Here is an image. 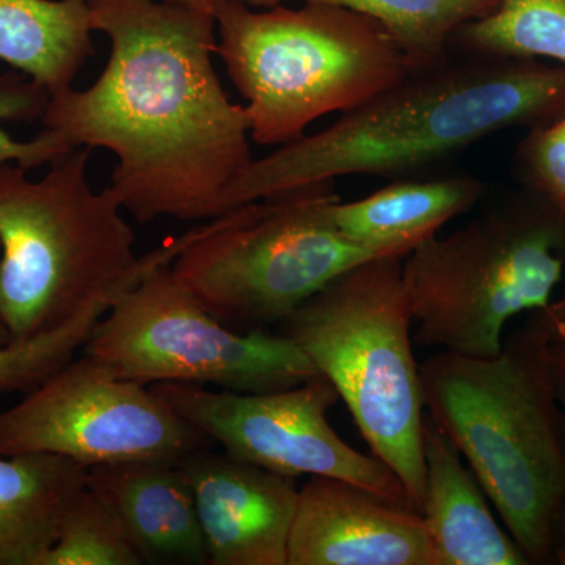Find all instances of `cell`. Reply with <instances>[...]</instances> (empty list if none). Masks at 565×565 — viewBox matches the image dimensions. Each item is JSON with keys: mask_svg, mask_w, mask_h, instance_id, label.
<instances>
[{"mask_svg": "<svg viewBox=\"0 0 565 565\" xmlns=\"http://www.w3.org/2000/svg\"><path fill=\"white\" fill-rule=\"evenodd\" d=\"M552 330L541 311L490 359L438 351L419 363L427 416L465 462L527 563L553 564L565 501L563 414L550 374Z\"/></svg>", "mask_w": 565, "mask_h": 565, "instance_id": "3957f363", "label": "cell"}, {"mask_svg": "<svg viewBox=\"0 0 565 565\" xmlns=\"http://www.w3.org/2000/svg\"><path fill=\"white\" fill-rule=\"evenodd\" d=\"M541 313L544 316L546 326L552 330L553 337L565 341V297L557 302H552Z\"/></svg>", "mask_w": 565, "mask_h": 565, "instance_id": "484cf974", "label": "cell"}, {"mask_svg": "<svg viewBox=\"0 0 565 565\" xmlns=\"http://www.w3.org/2000/svg\"><path fill=\"white\" fill-rule=\"evenodd\" d=\"M426 486L422 515L435 565H527L514 539L497 522L492 503L459 449L426 415Z\"/></svg>", "mask_w": 565, "mask_h": 565, "instance_id": "9a60e30c", "label": "cell"}, {"mask_svg": "<svg viewBox=\"0 0 565 565\" xmlns=\"http://www.w3.org/2000/svg\"><path fill=\"white\" fill-rule=\"evenodd\" d=\"M212 441L151 386L82 353L0 412V455H54L85 468L180 463Z\"/></svg>", "mask_w": 565, "mask_h": 565, "instance_id": "30bf717a", "label": "cell"}, {"mask_svg": "<svg viewBox=\"0 0 565 565\" xmlns=\"http://www.w3.org/2000/svg\"><path fill=\"white\" fill-rule=\"evenodd\" d=\"M87 487L117 516L143 564H210L180 463L98 465L88 468Z\"/></svg>", "mask_w": 565, "mask_h": 565, "instance_id": "5bb4252c", "label": "cell"}, {"mask_svg": "<svg viewBox=\"0 0 565 565\" xmlns=\"http://www.w3.org/2000/svg\"><path fill=\"white\" fill-rule=\"evenodd\" d=\"M564 269L565 212L541 195L493 204L404 256L414 343L498 355L508 322L548 308Z\"/></svg>", "mask_w": 565, "mask_h": 565, "instance_id": "52a82bcc", "label": "cell"}, {"mask_svg": "<svg viewBox=\"0 0 565 565\" xmlns=\"http://www.w3.org/2000/svg\"><path fill=\"white\" fill-rule=\"evenodd\" d=\"M184 234L140 280L118 294L82 348L118 377L137 384L218 386L236 393L291 388L318 375L278 332H236L199 302L173 274Z\"/></svg>", "mask_w": 565, "mask_h": 565, "instance_id": "9c48e42d", "label": "cell"}, {"mask_svg": "<svg viewBox=\"0 0 565 565\" xmlns=\"http://www.w3.org/2000/svg\"><path fill=\"white\" fill-rule=\"evenodd\" d=\"M516 163L527 185L565 212V111L535 126L519 148Z\"/></svg>", "mask_w": 565, "mask_h": 565, "instance_id": "603a6c76", "label": "cell"}, {"mask_svg": "<svg viewBox=\"0 0 565 565\" xmlns=\"http://www.w3.org/2000/svg\"><path fill=\"white\" fill-rule=\"evenodd\" d=\"M211 565H288L296 478L199 449L181 460Z\"/></svg>", "mask_w": 565, "mask_h": 565, "instance_id": "7c38bea8", "label": "cell"}, {"mask_svg": "<svg viewBox=\"0 0 565 565\" xmlns=\"http://www.w3.org/2000/svg\"><path fill=\"white\" fill-rule=\"evenodd\" d=\"M552 556L553 564L565 565V501L553 527Z\"/></svg>", "mask_w": 565, "mask_h": 565, "instance_id": "4316f807", "label": "cell"}, {"mask_svg": "<svg viewBox=\"0 0 565 565\" xmlns=\"http://www.w3.org/2000/svg\"><path fill=\"white\" fill-rule=\"evenodd\" d=\"M403 259H370L338 275L277 332L337 388L373 456L392 468L422 514L426 415Z\"/></svg>", "mask_w": 565, "mask_h": 565, "instance_id": "8992f818", "label": "cell"}, {"mask_svg": "<svg viewBox=\"0 0 565 565\" xmlns=\"http://www.w3.org/2000/svg\"><path fill=\"white\" fill-rule=\"evenodd\" d=\"M288 565H435L422 514L341 479L299 489Z\"/></svg>", "mask_w": 565, "mask_h": 565, "instance_id": "4fadbf2b", "label": "cell"}, {"mask_svg": "<svg viewBox=\"0 0 565 565\" xmlns=\"http://www.w3.org/2000/svg\"><path fill=\"white\" fill-rule=\"evenodd\" d=\"M111 302H99L73 321L28 343L0 345V396L28 393L82 351Z\"/></svg>", "mask_w": 565, "mask_h": 565, "instance_id": "7402d4cb", "label": "cell"}, {"mask_svg": "<svg viewBox=\"0 0 565 565\" xmlns=\"http://www.w3.org/2000/svg\"><path fill=\"white\" fill-rule=\"evenodd\" d=\"M131 541L110 509L82 489L63 515L57 539L40 565H140Z\"/></svg>", "mask_w": 565, "mask_h": 565, "instance_id": "44dd1931", "label": "cell"}, {"mask_svg": "<svg viewBox=\"0 0 565 565\" xmlns=\"http://www.w3.org/2000/svg\"><path fill=\"white\" fill-rule=\"evenodd\" d=\"M47 95L35 84H25L22 87L0 88V163H20L24 169H39L50 166L52 161L70 152L58 141L52 140L46 132H41L31 141L14 140L2 128L3 120L10 118L29 117V115L43 114Z\"/></svg>", "mask_w": 565, "mask_h": 565, "instance_id": "cb8c5ba5", "label": "cell"}, {"mask_svg": "<svg viewBox=\"0 0 565 565\" xmlns=\"http://www.w3.org/2000/svg\"><path fill=\"white\" fill-rule=\"evenodd\" d=\"M248 7H275L288 0H239ZM329 3L381 22L416 68L438 65L451 55L449 40L467 22L492 14L498 0H302Z\"/></svg>", "mask_w": 565, "mask_h": 565, "instance_id": "d6986e66", "label": "cell"}, {"mask_svg": "<svg viewBox=\"0 0 565 565\" xmlns=\"http://www.w3.org/2000/svg\"><path fill=\"white\" fill-rule=\"evenodd\" d=\"M7 344H10L9 332H7L6 327H3L2 322H0V345Z\"/></svg>", "mask_w": 565, "mask_h": 565, "instance_id": "f1b7e54d", "label": "cell"}, {"mask_svg": "<svg viewBox=\"0 0 565 565\" xmlns=\"http://www.w3.org/2000/svg\"><path fill=\"white\" fill-rule=\"evenodd\" d=\"M166 2L180 3V6L192 7V9L206 10L214 13V6L217 0H166Z\"/></svg>", "mask_w": 565, "mask_h": 565, "instance_id": "83f0119b", "label": "cell"}, {"mask_svg": "<svg viewBox=\"0 0 565 565\" xmlns=\"http://www.w3.org/2000/svg\"><path fill=\"white\" fill-rule=\"evenodd\" d=\"M482 195L484 184L473 174L397 181L356 202L338 200L332 217L349 239L405 256L445 223L470 211Z\"/></svg>", "mask_w": 565, "mask_h": 565, "instance_id": "2e32d148", "label": "cell"}, {"mask_svg": "<svg viewBox=\"0 0 565 565\" xmlns=\"http://www.w3.org/2000/svg\"><path fill=\"white\" fill-rule=\"evenodd\" d=\"M85 0H0V62L47 96L73 88L95 54Z\"/></svg>", "mask_w": 565, "mask_h": 565, "instance_id": "ac0fdd59", "label": "cell"}, {"mask_svg": "<svg viewBox=\"0 0 565 565\" xmlns=\"http://www.w3.org/2000/svg\"><path fill=\"white\" fill-rule=\"evenodd\" d=\"M565 111V66L451 51L343 111L321 132L253 159L223 193L221 215L349 174L405 177L493 134ZM218 215V217H221Z\"/></svg>", "mask_w": 565, "mask_h": 565, "instance_id": "7a4b0ae2", "label": "cell"}, {"mask_svg": "<svg viewBox=\"0 0 565 565\" xmlns=\"http://www.w3.org/2000/svg\"><path fill=\"white\" fill-rule=\"evenodd\" d=\"M449 50L565 66V0H498L492 14L452 33Z\"/></svg>", "mask_w": 565, "mask_h": 565, "instance_id": "ffe728a7", "label": "cell"}, {"mask_svg": "<svg viewBox=\"0 0 565 565\" xmlns=\"http://www.w3.org/2000/svg\"><path fill=\"white\" fill-rule=\"evenodd\" d=\"M88 468L54 455H0V565H40Z\"/></svg>", "mask_w": 565, "mask_h": 565, "instance_id": "e0dca14e", "label": "cell"}, {"mask_svg": "<svg viewBox=\"0 0 565 565\" xmlns=\"http://www.w3.org/2000/svg\"><path fill=\"white\" fill-rule=\"evenodd\" d=\"M217 52L243 95L250 137L282 147L333 111H348L418 70L381 22L329 3L253 11L217 0Z\"/></svg>", "mask_w": 565, "mask_h": 565, "instance_id": "5b68a950", "label": "cell"}, {"mask_svg": "<svg viewBox=\"0 0 565 565\" xmlns=\"http://www.w3.org/2000/svg\"><path fill=\"white\" fill-rule=\"evenodd\" d=\"M85 2L109 61L92 87L47 96L43 132L117 156L109 189L140 223L218 217L253 158L247 110L230 102L212 62L214 13L166 0Z\"/></svg>", "mask_w": 565, "mask_h": 565, "instance_id": "6da1fadb", "label": "cell"}, {"mask_svg": "<svg viewBox=\"0 0 565 565\" xmlns=\"http://www.w3.org/2000/svg\"><path fill=\"white\" fill-rule=\"evenodd\" d=\"M338 200L323 181L236 207L185 233L170 267L223 326L267 332L338 275L394 256L345 237Z\"/></svg>", "mask_w": 565, "mask_h": 565, "instance_id": "ba28073f", "label": "cell"}, {"mask_svg": "<svg viewBox=\"0 0 565 565\" xmlns=\"http://www.w3.org/2000/svg\"><path fill=\"white\" fill-rule=\"evenodd\" d=\"M550 374H552L553 388L556 401L563 414L565 433V341L552 334L550 343Z\"/></svg>", "mask_w": 565, "mask_h": 565, "instance_id": "d4e9b609", "label": "cell"}, {"mask_svg": "<svg viewBox=\"0 0 565 565\" xmlns=\"http://www.w3.org/2000/svg\"><path fill=\"white\" fill-rule=\"evenodd\" d=\"M151 390L237 459L296 479H341L412 508L392 468L379 457L356 451L333 429L327 414L340 394L322 374L266 393L215 392L182 384H154Z\"/></svg>", "mask_w": 565, "mask_h": 565, "instance_id": "8fae6325", "label": "cell"}, {"mask_svg": "<svg viewBox=\"0 0 565 565\" xmlns=\"http://www.w3.org/2000/svg\"><path fill=\"white\" fill-rule=\"evenodd\" d=\"M93 148H74L32 180L0 163V322L10 343L54 332L87 308L114 302L158 262L145 256L110 189L88 180Z\"/></svg>", "mask_w": 565, "mask_h": 565, "instance_id": "277c9868", "label": "cell"}]
</instances>
